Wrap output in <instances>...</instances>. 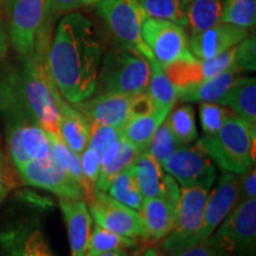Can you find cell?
<instances>
[{
  "label": "cell",
  "instance_id": "cell-16",
  "mask_svg": "<svg viewBox=\"0 0 256 256\" xmlns=\"http://www.w3.org/2000/svg\"><path fill=\"white\" fill-rule=\"evenodd\" d=\"M235 46L209 60H180L164 66V72L172 84L185 88L206 81L228 69L234 63Z\"/></svg>",
  "mask_w": 256,
  "mask_h": 256
},
{
  "label": "cell",
  "instance_id": "cell-26",
  "mask_svg": "<svg viewBox=\"0 0 256 256\" xmlns=\"http://www.w3.org/2000/svg\"><path fill=\"white\" fill-rule=\"evenodd\" d=\"M49 139L51 145V153H52L55 162L70 178H72L81 186L83 192H84L86 200H87L92 194V192H94V188L89 184V182L86 179L84 174H83L80 154L74 152L63 142L62 138L49 136Z\"/></svg>",
  "mask_w": 256,
  "mask_h": 256
},
{
  "label": "cell",
  "instance_id": "cell-9",
  "mask_svg": "<svg viewBox=\"0 0 256 256\" xmlns=\"http://www.w3.org/2000/svg\"><path fill=\"white\" fill-rule=\"evenodd\" d=\"M162 168L182 188H203L210 190L216 178L212 159L200 142L179 145Z\"/></svg>",
  "mask_w": 256,
  "mask_h": 256
},
{
  "label": "cell",
  "instance_id": "cell-8",
  "mask_svg": "<svg viewBox=\"0 0 256 256\" xmlns=\"http://www.w3.org/2000/svg\"><path fill=\"white\" fill-rule=\"evenodd\" d=\"M98 10L118 40L134 46L145 57L153 55L142 38V26L148 17L139 0H100Z\"/></svg>",
  "mask_w": 256,
  "mask_h": 256
},
{
  "label": "cell",
  "instance_id": "cell-20",
  "mask_svg": "<svg viewBox=\"0 0 256 256\" xmlns=\"http://www.w3.org/2000/svg\"><path fill=\"white\" fill-rule=\"evenodd\" d=\"M240 76V70L230 66L218 75L185 88H177V100L180 102H218Z\"/></svg>",
  "mask_w": 256,
  "mask_h": 256
},
{
  "label": "cell",
  "instance_id": "cell-31",
  "mask_svg": "<svg viewBox=\"0 0 256 256\" xmlns=\"http://www.w3.org/2000/svg\"><path fill=\"white\" fill-rule=\"evenodd\" d=\"M148 18L174 22L180 26H188L186 8L182 0H139Z\"/></svg>",
  "mask_w": 256,
  "mask_h": 256
},
{
  "label": "cell",
  "instance_id": "cell-17",
  "mask_svg": "<svg viewBox=\"0 0 256 256\" xmlns=\"http://www.w3.org/2000/svg\"><path fill=\"white\" fill-rule=\"evenodd\" d=\"M248 36V28L222 22L215 26L191 34L188 40V48L196 58L209 60L236 46Z\"/></svg>",
  "mask_w": 256,
  "mask_h": 256
},
{
  "label": "cell",
  "instance_id": "cell-18",
  "mask_svg": "<svg viewBox=\"0 0 256 256\" xmlns=\"http://www.w3.org/2000/svg\"><path fill=\"white\" fill-rule=\"evenodd\" d=\"M58 200L68 230L72 256H86L92 226L87 202L66 197H58Z\"/></svg>",
  "mask_w": 256,
  "mask_h": 256
},
{
  "label": "cell",
  "instance_id": "cell-7",
  "mask_svg": "<svg viewBox=\"0 0 256 256\" xmlns=\"http://www.w3.org/2000/svg\"><path fill=\"white\" fill-rule=\"evenodd\" d=\"M209 191L203 188H180L174 224L162 244V250L166 256L194 246Z\"/></svg>",
  "mask_w": 256,
  "mask_h": 256
},
{
  "label": "cell",
  "instance_id": "cell-42",
  "mask_svg": "<svg viewBox=\"0 0 256 256\" xmlns=\"http://www.w3.org/2000/svg\"><path fill=\"white\" fill-rule=\"evenodd\" d=\"M96 256H130V254H128L126 249H119V250L104 252V254L96 255Z\"/></svg>",
  "mask_w": 256,
  "mask_h": 256
},
{
  "label": "cell",
  "instance_id": "cell-39",
  "mask_svg": "<svg viewBox=\"0 0 256 256\" xmlns=\"http://www.w3.org/2000/svg\"><path fill=\"white\" fill-rule=\"evenodd\" d=\"M256 197V170L252 164L244 174L238 176V203Z\"/></svg>",
  "mask_w": 256,
  "mask_h": 256
},
{
  "label": "cell",
  "instance_id": "cell-30",
  "mask_svg": "<svg viewBox=\"0 0 256 256\" xmlns=\"http://www.w3.org/2000/svg\"><path fill=\"white\" fill-rule=\"evenodd\" d=\"M136 244L138 238L119 235L95 223L94 226H92L86 256H96L104 252L119 250V249H130L136 247Z\"/></svg>",
  "mask_w": 256,
  "mask_h": 256
},
{
  "label": "cell",
  "instance_id": "cell-38",
  "mask_svg": "<svg viewBox=\"0 0 256 256\" xmlns=\"http://www.w3.org/2000/svg\"><path fill=\"white\" fill-rule=\"evenodd\" d=\"M80 160H81L83 174L89 182V184L94 188L101 172L100 156L96 152V150L87 145V147L80 153Z\"/></svg>",
  "mask_w": 256,
  "mask_h": 256
},
{
  "label": "cell",
  "instance_id": "cell-37",
  "mask_svg": "<svg viewBox=\"0 0 256 256\" xmlns=\"http://www.w3.org/2000/svg\"><path fill=\"white\" fill-rule=\"evenodd\" d=\"M100 0H46V22H50L74 10L96 5Z\"/></svg>",
  "mask_w": 256,
  "mask_h": 256
},
{
  "label": "cell",
  "instance_id": "cell-3",
  "mask_svg": "<svg viewBox=\"0 0 256 256\" xmlns=\"http://www.w3.org/2000/svg\"><path fill=\"white\" fill-rule=\"evenodd\" d=\"M255 128L232 115L218 130L198 140L224 172L241 176L254 164Z\"/></svg>",
  "mask_w": 256,
  "mask_h": 256
},
{
  "label": "cell",
  "instance_id": "cell-15",
  "mask_svg": "<svg viewBox=\"0 0 256 256\" xmlns=\"http://www.w3.org/2000/svg\"><path fill=\"white\" fill-rule=\"evenodd\" d=\"M179 196V185L168 174L164 194L162 196L144 200L139 214L148 232L150 238L159 241L171 232L177 214Z\"/></svg>",
  "mask_w": 256,
  "mask_h": 256
},
{
  "label": "cell",
  "instance_id": "cell-32",
  "mask_svg": "<svg viewBox=\"0 0 256 256\" xmlns=\"http://www.w3.org/2000/svg\"><path fill=\"white\" fill-rule=\"evenodd\" d=\"M172 133L179 145H186L197 139V126L194 110L190 104H183L168 115Z\"/></svg>",
  "mask_w": 256,
  "mask_h": 256
},
{
  "label": "cell",
  "instance_id": "cell-44",
  "mask_svg": "<svg viewBox=\"0 0 256 256\" xmlns=\"http://www.w3.org/2000/svg\"><path fill=\"white\" fill-rule=\"evenodd\" d=\"M190 2H191V0H182V2H183L185 8H186V6H188V4H190Z\"/></svg>",
  "mask_w": 256,
  "mask_h": 256
},
{
  "label": "cell",
  "instance_id": "cell-14",
  "mask_svg": "<svg viewBox=\"0 0 256 256\" xmlns=\"http://www.w3.org/2000/svg\"><path fill=\"white\" fill-rule=\"evenodd\" d=\"M238 203V176L224 172L214 191L208 196L203 220L194 244L206 241L218 228L230 211Z\"/></svg>",
  "mask_w": 256,
  "mask_h": 256
},
{
  "label": "cell",
  "instance_id": "cell-19",
  "mask_svg": "<svg viewBox=\"0 0 256 256\" xmlns=\"http://www.w3.org/2000/svg\"><path fill=\"white\" fill-rule=\"evenodd\" d=\"M56 102L60 136L74 152L80 154L88 145L90 124L72 104L64 100L60 92H56Z\"/></svg>",
  "mask_w": 256,
  "mask_h": 256
},
{
  "label": "cell",
  "instance_id": "cell-4",
  "mask_svg": "<svg viewBox=\"0 0 256 256\" xmlns=\"http://www.w3.org/2000/svg\"><path fill=\"white\" fill-rule=\"evenodd\" d=\"M2 118L5 124L8 150L16 168L51 156L49 134L34 115L4 113Z\"/></svg>",
  "mask_w": 256,
  "mask_h": 256
},
{
  "label": "cell",
  "instance_id": "cell-21",
  "mask_svg": "<svg viewBox=\"0 0 256 256\" xmlns=\"http://www.w3.org/2000/svg\"><path fill=\"white\" fill-rule=\"evenodd\" d=\"M168 114L166 110L153 108L146 113L132 115L119 130L121 136L136 151H146L156 128L164 122Z\"/></svg>",
  "mask_w": 256,
  "mask_h": 256
},
{
  "label": "cell",
  "instance_id": "cell-25",
  "mask_svg": "<svg viewBox=\"0 0 256 256\" xmlns=\"http://www.w3.org/2000/svg\"><path fill=\"white\" fill-rule=\"evenodd\" d=\"M150 63L151 75H150L148 87H147V95L151 98L153 106L159 110L171 112L177 101V90L176 87L170 81L162 66L158 63L156 57L151 55L146 57Z\"/></svg>",
  "mask_w": 256,
  "mask_h": 256
},
{
  "label": "cell",
  "instance_id": "cell-5",
  "mask_svg": "<svg viewBox=\"0 0 256 256\" xmlns=\"http://www.w3.org/2000/svg\"><path fill=\"white\" fill-rule=\"evenodd\" d=\"M206 241L220 249L226 256H255L256 200L238 203Z\"/></svg>",
  "mask_w": 256,
  "mask_h": 256
},
{
  "label": "cell",
  "instance_id": "cell-41",
  "mask_svg": "<svg viewBox=\"0 0 256 256\" xmlns=\"http://www.w3.org/2000/svg\"><path fill=\"white\" fill-rule=\"evenodd\" d=\"M8 186H10V182L8 178V172H6L4 158H2V142H0V203H2L6 194H8Z\"/></svg>",
  "mask_w": 256,
  "mask_h": 256
},
{
  "label": "cell",
  "instance_id": "cell-2",
  "mask_svg": "<svg viewBox=\"0 0 256 256\" xmlns=\"http://www.w3.org/2000/svg\"><path fill=\"white\" fill-rule=\"evenodd\" d=\"M151 69L146 57L134 46L119 42L102 57L95 92L142 94L148 87Z\"/></svg>",
  "mask_w": 256,
  "mask_h": 256
},
{
  "label": "cell",
  "instance_id": "cell-10",
  "mask_svg": "<svg viewBox=\"0 0 256 256\" xmlns=\"http://www.w3.org/2000/svg\"><path fill=\"white\" fill-rule=\"evenodd\" d=\"M46 0H8L10 40L20 57L30 56L46 26Z\"/></svg>",
  "mask_w": 256,
  "mask_h": 256
},
{
  "label": "cell",
  "instance_id": "cell-40",
  "mask_svg": "<svg viewBox=\"0 0 256 256\" xmlns=\"http://www.w3.org/2000/svg\"><path fill=\"white\" fill-rule=\"evenodd\" d=\"M172 256H226L224 252L208 241H203L190 248L180 250Z\"/></svg>",
  "mask_w": 256,
  "mask_h": 256
},
{
  "label": "cell",
  "instance_id": "cell-1",
  "mask_svg": "<svg viewBox=\"0 0 256 256\" xmlns=\"http://www.w3.org/2000/svg\"><path fill=\"white\" fill-rule=\"evenodd\" d=\"M102 57L92 22L78 12L64 16L48 51L51 78L64 100L76 104L95 94Z\"/></svg>",
  "mask_w": 256,
  "mask_h": 256
},
{
  "label": "cell",
  "instance_id": "cell-34",
  "mask_svg": "<svg viewBox=\"0 0 256 256\" xmlns=\"http://www.w3.org/2000/svg\"><path fill=\"white\" fill-rule=\"evenodd\" d=\"M178 146L179 144L176 140L168 124V118H166L164 122L156 128L154 136H153L146 151L162 166L166 160L172 156V153L177 150Z\"/></svg>",
  "mask_w": 256,
  "mask_h": 256
},
{
  "label": "cell",
  "instance_id": "cell-6",
  "mask_svg": "<svg viewBox=\"0 0 256 256\" xmlns=\"http://www.w3.org/2000/svg\"><path fill=\"white\" fill-rule=\"evenodd\" d=\"M72 106L83 114L89 124L116 130H120L132 115L146 113L154 108L146 92L139 95L95 92L87 100Z\"/></svg>",
  "mask_w": 256,
  "mask_h": 256
},
{
  "label": "cell",
  "instance_id": "cell-24",
  "mask_svg": "<svg viewBox=\"0 0 256 256\" xmlns=\"http://www.w3.org/2000/svg\"><path fill=\"white\" fill-rule=\"evenodd\" d=\"M6 256H54L43 232L24 228L8 234L4 238Z\"/></svg>",
  "mask_w": 256,
  "mask_h": 256
},
{
  "label": "cell",
  "instance_id": "cell-22",
  "mask_svg": "<svg viewBox=\"0 0 256 256\" xmlns=\"http://www.w3.org/2000/svg\"><path fill=\"white\" fill-rule=\"evenodd\" d=\"M217 104L228 107L250 127H256V80L238 76Z\"/></svg>",
  "mask_w": 256,
  "mask_h": 256
},
{
  "label": "cell",
  "instance_id": "cell-43",
  "mask_svg": "<svg viewBox=\"0 0 256 256\" xmlns=\"http://www.w3.org/2000/svg\"><path fill=\"white\" fill-rule=\"evenodd\" d=\"M142 256H162L159 254V252L154 248H147L145 252H142Z\"/></svg>",
  "mask_w": 256,
  "mask_h": 256
},
{
  "label": "cell",
  "instance_id": "cell-13",
  "mask_svg": "<svg viewBox=\"0 0 256 256\" xmlns=\"http://www.w3.org/2000/svg\"><path fill=\"white\" fill-rule=\"evenodd\" d=\"M23 180L32 186L44 188L56 194L58 197L84 200V192L81 186L70 178L50 156L40 160H32L17 168Z\"/></svg>",
  "mask_w": 256,
  "mask_h": 256
},
{
  "label": "cell",
  "instance_id": "cell-23",
  "mask_svg": "<svg viewBox=\"0 0 256 256\" xmlns=\"http://www.w3.org/2000/svg\"><path fill=\"white\" fill-rule=\"evenodd\" d=\"M136 185L144 200L162 196L166 188L168 174L147 151L140 152L132 162Z\"/></svg>",
  "mask_w": 256,
  "mask_h": 256
},
{
  "label": "cell",
  "instance_id": "cell-11",
  "mask_svg": "<svg viewBox=\"0 0 256 256\" xmlns=\"http://www.w3.org/2000/svg\"><path fill=\"white\" fill-rule=\"evenodd\" d=\"M86 202L92 218L98 226L127 238L150 240L148 232L138 211L98 190H94Z\"/></svg>",
  "mask_w": 256,
  "mask_h": 256
},
{
  "label": "cell",
  "instance_id": "cell-33",
  "mask_svg": "<svg viewBox=\"0 0 256 256\" xmlns=\"http://www.w3.org/2000/svg\"><path fill=\"white\" fill-rule=\"evenodd\" d=\"M222 22L249 30L256 22V0H223Z\"/></svg>",
  "mask_w": 256,
  "mask_h": 256
},
{
  "label": "cell",
  "instance_id": "cell-12",
  "mask_svg": "<svg viewBox=\"0 0 256 256\" xmlns=\"http://www.w3.org/2000/svg\"><path fill=\"white\" fill-rule=\"evenodd\" d=\"M142 38L162 68L180 60L196 58L188 48L186 32L174 22L147 18L142 26Z\"/></svg>",
  "mask_w": 256,
  "mask_h": 256
},
{
  "label": "cell",
  "instance_id": "cell-27",
  "mask_svg": "<svg viewBox=\"0 0 256 256\" xmlns=\"http://www.w3.org/2000/svg\"><path fill=\"white\" fill-rule=\"evenodd\" d=\"M121 144H122V136L119 130L110 126L90 124L88 145L96 150L100 156L101 171L113 164L120 152Z\"/></svg>",
  "mask_w": 256,
  "mask_h": 256
},
{
  "label": "cell",
  "instance_id": "cell-36",
  "mask_svg": "<svg viewBox=\"0 0 256 256\" xmlns=\"http://www.w3.org/2000/svg\"><path fill=\"white\" fill-rule=\"evenodd\" d=\"M234 66L241 72L256 70V40L255 37H247L235 46Z\"/></svg>",
  "mask_w": 256,
  "mask_h": 256
},
{
  "label": "cell",
  "instance_id": "cell-28",
  "mask_svg": "<svg viewBox=\"0 0 256 256\" xmlns=\"http://www.w3.org/2000/svg\"><path fill=\"white\" fill-rule=\"evenodd\" d=\"M223 0H191L186 6L188 26L191 34L222 23Z\"/></svg>",
  "mask_w": 256,
  "mask_h": 256
},
{
  "label": "cell",
  "instance_id": "cell-29",
  "mask_svg": "<svg viewBox=\"0 0 256 256\" xmlns=\"http://www.w3.org/2000/svg\"><path fill=\"white\" fill-rule=\"evenodd\" d=\"M106 194L138 212L142 210L144 197L136 185L132 165L124 168L112 179Z\"/></svg>",
  "mask_w": 256,
  "mask_h": 256
},
{
  "label": "cell",
  "instance_id": "cell-35",
  "mask_svg": "<svg viewBox=\"0 0 256 256\" xmlns=\"http://www.w3.org/2000/svg\"><path fill=\"white\" fill-rule=\"evenodd\" d=\"M200 120L204 134H212L217 132L223 124L234 113L226 106L216 102H200Z\"/></svg>",
  "mask_w": 256,
  "mask_h": 256
}]
</instances>
